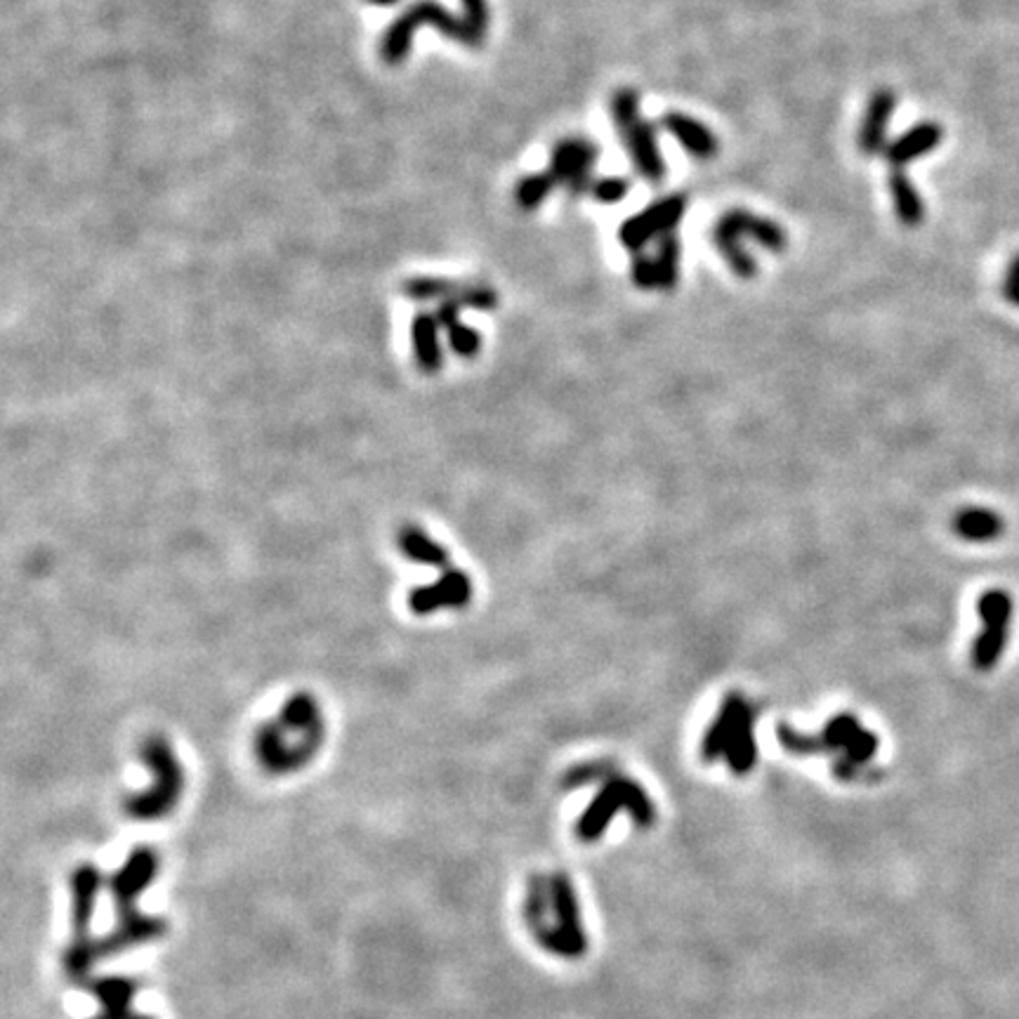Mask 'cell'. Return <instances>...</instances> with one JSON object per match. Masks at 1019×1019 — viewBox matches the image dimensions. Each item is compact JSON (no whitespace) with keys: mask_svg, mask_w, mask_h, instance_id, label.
Returning a JSON list of instances; mask_svg holds the SVG:
<instances>
[{"mask_svg":"<svg viewBox=\"0 0 1019 1019\" xmlns=\"http://www.w3.org/2000/svg\"><path fill=\"white\" fill-rule=\"evenodd\" d=\"M159 852L149 848V845H137V848L125 857L116 873L106 881L116 922L112 930L98 937L95 944H92V953H95L98 963L159 942V939L168 935L170 925L163 916L145 914L143 908H139V899H143L145 892L154 885L156 878H159Z\"/></svg>","mask_w":1019,"mask_h":1019,"instance_id":"1","label":"cell"},{"mask_svg":"<svg viewBox=\"0 0 1019 1019\" xmlns=\"http://www.w3.org/2000/svg\"><path fill=\"white\" fill-rule=\"evenodd\" d=\"M326 741V720L309 692L293 694L253 736L256 760L270 777H291L317 758Z\"/></svg>","mask_w":1019,"mask_h":1019,"instance_id":"2","label":"cell"},{"mask_svg":"<svg viewBox=\"0 0 1019 1019\" xmlns=\"http://www.w3.org/2000/svg\"><path fill=\"white\" fill-rule=\"evenodd\" d=\"M139 760L149 770L151 783L143 791L125 795L123 812L133 822H161L170 817L182 801L186 789L184 767L163 734L147 736L139 746Z\"/></svg>","mask_w":1019,"mask_h":1019,"instance_id":"3","label":"cell"},{"mask_svg":"<svg viewBox=\"0 0 1019 1019\" xmlns=\"http://www.w3.org/2000/svg\"><path fill=\"white\" fill-rule=\"evenodd\" d=\"M104 887L102 871L83 861V864L73 867L69 875V892H71V935L65 953H61V970L71 984L83 986L90 980L92 967L98 965L92 944L98 937H92V920L98 914V899Z\"/></svg>","mask_w":1019,"mask_h":1019,"instance_id":"4","label":"cell"},{"mask_svg":"<svg viewBox=\"0 0 1019 1019\" xmlns=\"http://www.w3.org/2000/svg\"><path fill=\"white\" fill-rule=\"evenodd\" d=\"M420 26H434L439 34L456 41L467 48H479L484 36L465 18L451 14L442 3L437 0H418L401 18L392 22L387 34L383 38V57L387 65H401L411 50L414 34Z\"/></svg>","mask_w":1019,"mask_h":1019,"instance_id":"5","label":"cell"},{"mask_svg":"<svg viewBox=\"0 0 1019 1019\" xmlns=\"http://www.w3.org/2000/svg\"><path fill=\"white\" fill-rule=\"evenodd\" d=\"M611 116L621 143L629 147L635 170L649 182L666 178V161L656 145V128L639 114V98L633 88H621L611 98Z\"/></svg>","mask_w":1019,"mask_h":1019,"instance_id":"6","label":"cell"},{"mask_svg":"<svg viewBox=\"0 0 1019 1019\" xmlns=\"http://www.w3.org/2000/svg\"><path fill=\"white\" fill-rule=\"evenodd\" d=\"M977 611L984 629L977 635L975 645H972V666L986 672L996 668L1003 652L1008 647L1012 598L1006 590H986L977 602Z\"/></svg>","mask_w":1019,"mask_h":1019,"instance_id":"7","label":"cell"},{"mask_svg":"<svg viewBox=\"0 0 1019 1019\" xmlns=\"http://www.w3.org/2000/svg\"><path fill=\"white\" fill-rule=\"evenodd\" d=\"M684 211H687V196L668 194L664 199L654 201L647 211H642L625 219L619 229V239L625 248L633 250V253H639V250L645 248L649 241L670 234L672 227H676L684 217Z\"/></svg>","mask_w":1019,"mask_h":1019,"instance_id":"8","label":"cell"},{"mask_svg":"<svg viewBox=\"0 0 1019 1019\" xmlns=\"http://www.w3.org/2000/svg\"><path fill=\"white\" fill-rule=\"evenodd\" d=\"M598 147L584 137H567L555 145L551 170L571 196H581L592 186V168L598 161Z\"/></svg>","mask_w":1019,"mask_h":1019,"instance_id":"9","label":"cell"},{"mask_svg":"<svg viewBox=\"0 0 1019 1019\" xmlns=\"http://www.w3.org/2000/svg\"><path fill=\"white\" fill-rule=\"evenodd\" d=\"M83 989L98 1000V1015L90 1019H156L147 1012L135 1008V998L139 992V982L125 975H102L90 977Z\"/></svg>","mask_w":1019,"mask_h":1019,"instance_id":"10","label":"cell"},{"mask_svg":"<svg viewBox=\"0 0 1019 1019\" xmlns=\"http://www.w3.org/2000/svg\"><path fill=\"white\" fill-rule=\"evenodd\" d=\"M473 595H475L473 581H469V578L463 571L451 567L442 576H439L437 584L411 590L409 607H411L414 614L426 616V614H432V611H439L444 607L463 609V607L469 604V600H473Z\"/></svg>","mask_w":1019,"mask_h":1019,"instance_id":"11","label":"cell"},{"mask_svg":"<svg viewBox=\"0 0 1019 1019\" xmlns=\"http://www.w3.org/2000/svg\"><path fill=\"white\" fill-rule=\"evenodd\" d=\"M750 723H752V709L748 705V701L744 697H729L727 703L723 705V713H720L713 729L709 732L705 750L720 752L729 746V748H736L739 758H750L748 756V752L752 750Z\"/></svg>","mask_w":1019,"mask_h":1019,"instance_id":"12","label":"cell"},{"mask_svg":"<svg viewBox=\"0 0 1019 1019\" xmlns=\"http://www.w3.org/2000/svg\"><path fill=\"white\" fill-rule=\"evenodd\" d=\"M897 106V95L890 88L875 90L869 106L864 121H861V131H859V149L867 156H878L883 154L887 147V125L892 121V114H895Z\"/></svg>","mask_w":1019,"mask_h":1019,"instance_id":"13","label":"cell"},{"mask_svg":"<svg viewBox=\"0 0 1019 1019\" xmlns=\"http://www.w3.org/2000/svg\"><path fill=\"white\" fill-rule=\"evenodd\" d=\"M661 128L676 137L678 143L687 149L689 156H694L699 161H711L713 156L720 151V139L713 135L709 125H703L701 121L687 116L682 112H668L661 118Z\"/></svg>","mask_w":1019,"mask_h":1019,"instance_id":"14","label":"cell"},{"mask_svg":"<svg viewBox=\"0 0 1019 1019\" xmlns=\"http://www.w3.org/2000/svg\"><path fill=\"white\" fill-rule=\"evenodd\" d=\"M720 223L727 225L734 234H739L741 239H756V244H760L765 250H770V253H783L789 246L786 231H783L777 223H772V219H767L750 211L732 208L720 217Z\"/></svg>","mask_w":1019,"mask_h":1019,"instance_id":"15","label":"cell"},{"mask_svg":"<svg viewBox=\"0 0 1019 1019\" xmlns=\"http://www.w3.org/2000/svg\"><path fill=\"white\" fill-rule=\"evenodd\" d=\"M942 137H944V131L939 128L937 123H932V121L918 123L916 128H912L908 133H904L902 137H897L895 143H890L885 147L883 156H885V161L892 166V170H902L908 163H914L916 159H920V156L930 154L939 143H942Z\"/></svg>","mask_w":1019,"mask_h":1019,"instance_id":"16","label":"cell"},{"mask_svg":"<svg viewBox=\"0 0 1019 1019\" xmlns=\"http://www.w3.org/2000/svg\"><path fill=\"white\" fill-rule=\"evenodd\" d=\"M439 326L434 315H428V312H418L411 324V342H414V354H416V364L426 371L434 373L442 369V344H439Z\"/></svg>","mask_w":1019,"mask_h":1019,"instance_id":"17","label":"cell"},{"mask_svg":"<svg viewBox=\"0 0 1019 1019\" xmlns=\"http://www.w3.org/2000/svg\"><path fill=\"white\" fill-rule=\"evenodd\" d=\"M953 534L970 543H989L996 541L1006 522L1003 517L989 508H965L953 517Z\"/></svg>","mask_w":1019,"mask_h":1019,"instance_id":"18","label":"cell"},{"mask_svg":"<svg viewBox=\"0 0 1019 1019\" xmlns=\"http://www.w3.org/2000/svg\"><path fill=\"white\" fill-rule=\"evenodd\" d=\"M461 309L463 307L456 305L453 301H444V303H439L434 317H437L439 326H442L446 331L453 352H458L461 356H473L482 348V338H479V333L475 331V328H469V326H465L461 321Z\"/></svg>","mask_w":1019,"mask_h":1019,"instance_id":"19","label":"cell"},{"mask_svg":"<svg viewBox=\"0 0 1019 1019\" xmlns=\"http://www.w3.org/2000/svg\"><path fill=\"white\" fill-rule=\"evenodd\" d=\"M887 186L892 201H895V213L899 217V223L906 227H918L925 217V203L920 194L916 192L914 182L908 180L904 170H892L887 178Z\"/></svg>","mask_w":1019,"mask_h":1019,"instance_id":"20","label":"cell"},{"mask_svg":"<svg viewBox=\"0 0 1019 1019\" xmlns=\"http://www.w3.org/2000/svg\"><path fill=\"white\" fill-rule=\"evenodd\" d=\"M741 237L739 234H734L727 225H723L717 219L715 227H713V244H715V250L720 256L725 258V262L729 264V270L736 274V276H741V279H752L758 274V264L756 260H752V256L748 253V250L741 246Z\"/></svg>","mask_w":1019,"mask_h":1019,"instance_id":"21","label":"cell"},{"mask_svg":"<svg viewBox=\"0 0 1019 1019\" xmlns=\"http://www.w3.org/2000/svg\"><path fill=\"white\" fill-rule=\"evenodd\" d=\"M399 547H401V553L406 557L418 562V564H428V567H439V569H451L449 567V553L418 527H404V531L399 534Z\"/></svg>","mask_w":1019,"mask_h":1019,"instance_id":"22","label":"cell"},{"mask_svg":"<svg viewBox=\"0 0 1019 1019\" xmlns=\"http://www.w3.org/2000/svg\"><path fill=\"white\" fill-rule=\"evenodd\" d=\"M680 260H682V244L676 234L670 231L666 234V237H661V241H658V250L654 258L656 274H658V288L672 291L678 286Z\"/></svg>","mask_w":1019,"mask_h":1019,"instance_id":"23","label":"cell"},{"mask_svg":"<svg viewBox=\"0 0 1019 1019\" xmlns=\"http://www.w3.org/2000/svg\"><path fill=\"white\" fill-rule=\"evenodd\" d=\"M557 184L559 182L555 180V176L551 170H543V172H536V176L522 178L520 184H517V190H514L517 206H520L522 211H536L541 203L553 194V190Z\"/></svg>","mask_w":1019,"mask_h":1019,"instance_id":"24","label":"cell"},{"mask_svg":"<svg viewBox=\"0 0 1019 1019\" xmlns=\"http://www.w3.org/2000/svg\"><path fill=\"white\" fill-rule=\"evenodd\" d=\"M629 192H631V182L625 178H602V180H595L590 186V194L595 196V201H600V203H619L629 196Z\"/></svg>","mask_w":1019,"mask_h":1019,"instance_id":"25","label":"cell"},{"mask_svg":"<svg viewBox=\"0 0 1019 1019\" xmlns=\"http://www.w3.org/2000/svg\"><path fill=\"white\" fill-rule=\"evenodd\" d=\"M633 281H635V286L642 291L658 288V274H656L654 258L637 256L633 260Z\"/></svg>","mask_w":1019,"mask_h":1019,"instance_id":"26","label":"cell"},{"mask_svg":"<svg viewBox=\"0 0 1019 1019\" xmlns=\"http://www.w3.org/2000/svg\"><path fill=\"white\" fill-rule=\"evenodd\" d=\"M463 18L484 36L486 29H489V5H486V0H463Z\"/></svg>","mask_w":1019,"mask_h":1019,"instance_id":"27","label":"cell"},{"mask_svg":"<svg viewBox=\"0 0 1019 1019\" xmlns=\"http://www.w3.org/2000/svg\"><path fill=\"white\" fill-rule=\"evenodd\" d=\"M1003 295H1006L1012 305L1019 307V279L1006 276V284H1003Z\"/></svg>","mask_w":1019,"mask_h":1019,"instance_id":"28","label":"cell"},{"mask_svg":"<svg viewBox=\"0 0 1019 1019\" xmlns=\"http://www.w3.org/2000/svg\"><path fill=\"white\" fill-rule=\"evenodd\" d=\"M1008 276H1012V279H1019V256L1012 260L1010 270H1008Z\"/></svg>","mask_w":1019,"mask_h":1019,"instance_id":"29","label":"cell"},{"mask_svg":"<svg viewBox=\"0 0 1019 1019\" xmlns=\"http://www.w3.org/2000/svg\"><path fill=\"white\" fill-rule=\"evenodd\" d=\"M369 3H373V5H383V8H385V5H395L397 0H369Z\"/></svg>","mask_w":1019,"mask_h":1019,"instance_id":"30","label":"cell"}]
</instances>
